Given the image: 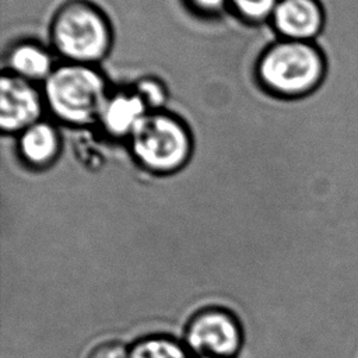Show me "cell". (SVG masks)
Listing matches in <instances>:
<instances>
[{
	"mask_svg": "<svg viewBox=\"0 0 358 358\" xmlns=\"http://www.w3.org/2000/svg\"><path fill=\"white\" fill-rule=\"evenodd\" d=\"M326 76V60L315 42L277 38L257 56L255 78L270 96L294 102L315 92Z\"/></svg>",
	"mask_w": 358,
	"mask_h": 358,
	"instance_id": "1",
	"label": "cell"
},
{
	"mask_svg": "<svg viewBox=\"0 0 358 358\" xmlns=\"http://www.w3.org/2000/svg\"><path fill=\"white\" fill-rule=\"evenodd\" d=\"M49 43L63 62L98 66L112 50L113 27L94 1L66 0L50 18Z\"/></svg>",
	"mask_w": 358,
	"mask_h": 358,
	"instance_id": "2",
	"label": "cell"
},
{
	"mask_svg": "<svg viewBox=\"0 0 358 358\" xmlns=\"http://www.w3.org/2000/svg\"><path fill=\"white\" fill-rule=\"evenodd\" d=\"M42 94L57 122L83 127L96 123L109 88L98 66L62 62L42 84Z\"/></svg>",
	"mask_w": 358,
	"mask_h": 358,
	"instance_id": "3",
	"label": "cell"
},
{
	"mask_svg": "<svg viewBox=\"0 0 358 358\" xmlns=\"http://www.w3.org/2000/svg\"><path fill=\"white\" fill-rule=\"evenodd\" d=\"M126 141L134 162L145 172L159 176L183 169L194 148L189 124L166 109L150 110Z\"/></svg>",
	"mask_w": 358,
	"mask_h": 358,
	"instance_id": "4",
	"label": "cell"
},
{
	"mask_svg": "<svg viewBox=\"0 0 358 358\" xmlns=\"http://www.w3.org/2000/svg\"><path fill=\"white\" fill-rule=\"evenodd\" d=\"M185 343L189 351L203 358H232L242 345V329L232 312L204 308L190 317Z\"/></svg>",
	"mask_w": 358,
	"mask_h": 358,
	"instance_id": "5",
	"label": "cell"
},
{
	"mask_svg": "<svg viewBox=\"0 0 358 358\" xmlns=\"http://www.w3.org/2000/svg\"><path fill=\"white\" fill-rule=\"evenodd\" d=\"M45 110L42 88L3 71L0 80V129L3 134L17 136L43 119Z\"/></svg>",
	"mask_w": 358,
	"mask_h": 358,
	"instance_id": "6",
	"label": "cell"
},
{
	"mask_svg": "<svg viewBox=\"0 0 358 358\" xmlns=\"http://www.w3.org/2000/svg\"><path fill=\"white\" fill-rule=\"evenodd\" d=\"M268 24L277 38L313 42L323 31L324 10L319 0H280Z\"/></svg>",
	"mask_w": 358,
	"mask_h": 358,
	"instance_id": "7",
	"label": "cell"
},
{
	"mask_svg": "<svg viewBox=\"0 0 358 358\" xmlns=\"http://www.w3.org/2000/svg\"><path fill=\"white\" fill-rule=\"evenodd\" d=\"M15 150L20 161L29 169L45 171L60 157L63 141L55 123L41 119L18 133Z\"/></svg>",
	"mask_w": 358,
	"mask_h": 358,
	"instance_id": "8",
	"label": "cell"
},
{
	"mask_svg": "<svg viewBox=\"0 0 358 358\" xmlns=\"http://www.w3.org/2000/svg\"><path fill=\"white\" fill-rule=\"evenodd\" d=\"M148 112L133 88L113 90L109 91L96 123L106 136L116 140H127Z\"/></svg>",
	"mask_w": 358,
	"mask_h": 358,
	"instance_id": "9",
	"label": "cell"
},
{
	"mask_svg": "<svg viewBox=\"0 0 358 358\" xmlns=\"http://www.w3.org/2000/svg\"><path fill=\"white\" fill-rule=\"evenodd\" d=\"M4 71L29 83H45L56 69V55L52 48L35 39H21L11 43L4 55Z\"/></svg>",
	"mask_w": 358,
	"mask_h": 358,
	"instance_id": "10",
	"label": "cell"
},
{
	"mask_svg": "<svg viewBox=\"0 0 358 358\" xmlns=\"http://www.w3.org/2000/svg\"><path fill=\"white\" fill-rule=\"evenodd\" d=\"M129 358H189V350L171 337L150 336L131 347Z\"/></svg>",
	"mask_w": 358,
	"mask_h": 358,
	"instance_id": "11",
	"label": "cell"
},
{
	"mask_svg": "<svg viewBox=\"0 0 358 358\" xmlns=\"http://www.w3.org/2000/svg\"><path fill=\"white\" fill-rule=\"evenodd\" d=\"M280 0H228L231 10L242 22L260 25L268 22Z\"/></svg>",
	"mask_w": 358,
	"mask_h": 358,
	"instance_id": "12",
	"label": "cell"
},
{
	"mask_svg": "<svg viewBox=\"0 0 358 358\" xmlns=\"http://www.w3.org/2000/svg\"><path fill=\"white\" fill-rule=\"evenodd\" d=\"M133 91L140 96L148 110L165 109L169 98L165 83L155 76H143L133 84Z\"/></svg>",
	"mask_w": 358,
	"mask_h": 358,
	"instance_id": "13",
	"label": "cell"
},
{
	"mask_svg": "<svg viewBox=\"0 0 358 358\" xmlns=\"http://www.w3.org/2000/svg\"><path fill=\"white\" fill-rule=\"evenodd\" d=\"M187 8L206 18H211L222 14V11L228 10V0H183Z\"/></svg>",
	"mask_w": 358,
	"mask_h": 358,
	"instance_id": "14",
	"label": "cell"
},
{
	"mask_svg": "<svg viewBox=\"0 0 358 358\" xmlns=\"http://www.w3.org/2000/svg\"><path fill=\"white\" fill-rule=\"evenodd\" d=\"M130 350L119 341H105L95 345L87 358H129Z\"/></svg>",
	"mask_w": 358,
	"mask_h": 358,
	"instance_id": "15",
	"label": "cell"
}]
</instances>
